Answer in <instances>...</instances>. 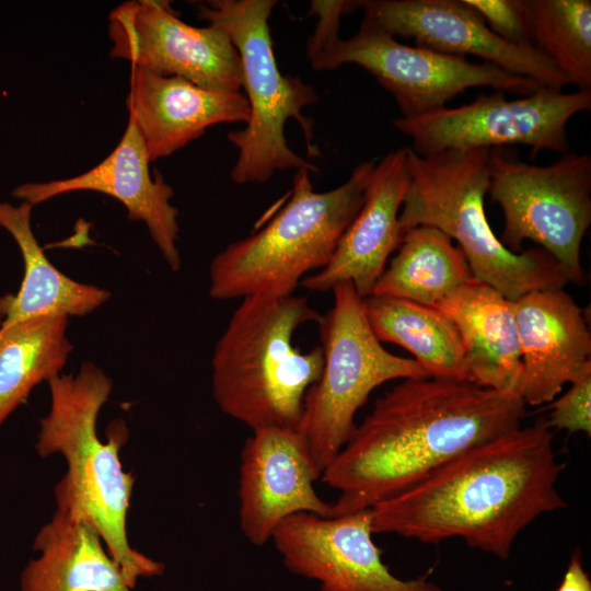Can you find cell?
Masks as SVG:
<instances>
[{
	"instance_id": "6da1fadb",
	"label": "cell",
	"mask_w": 591,
	"mask_h": 591,
	"mask_svg": "<svg viewBox=\"0 0 591 591\" xmlns=\"http://www.w3.org/2000/svg\"><path fill=\"white\" fill-rule=\"evenodd\" d=\"M553 440L547 421H538L461 452L373 506V533L421 543L459 537L507 559L522 530L567 506L557 490L565 463Z\"/></svg>"
},
{
	"instance_id": "7a4b0ae2",
	"label": "cell",
	"mask_w": 591,
	"mask_h": 591,
	"mask_svg": "<svg viewBox=\"0 0 591 591\" xmlns=\"http://www.w3.org/2000/svg\"><path fill=\"white\" fill-rule=\"evenodd\" d=\"M519 395L467 381L405 379L371 413L321 479L339 491L332 515L371 509L461 452L522 426Z\"/></svg>"
},
{
	"instance_id": "3957f363",
	"label": "cell",
	"mask_w": 591,
	"mask_h": 591,
	"mask_svg": "<svg viewBox=\"0 0 591 591\" xmlns=\"http://www.w3.org/2000/svg\"><path fill=\"white\" fill-rule=\"evenodd\" d=\"M48 384L50 410L39 420L35 449L43 457L60 453L66 460V474L55 487L58 509L96 529L131 589L139 577L162 575L164 565L135 551L127 537L135 484L134 474L125 473L119 460L129 436L127 425L113 420L106 428V442L96 433L97 415L112 392V380L96 364L83 362L77 375H56Z\"/></svg>"
},
{
	"instance_id": "277c9868",
	"label": "cell",
	"mask_w": 591,
	"mask_h": 591,
	"mask_svg": "<svg viewBox=\"0 0 591 591\" xmlns=\"http://www.w3.org/2000/svg\"><path fill=\"white\" fill-rule=\"evenodd\" d=\"M321 315L296 294L243 298L212 356V395L220 409L252 430L298 428L324 358L321 346L301 351L292 337Z\"/></svg>"
},
{
	"instance_id": "5b68a950",
	"label": "cell",
	"mask_w": 591,
	"mask_h": 591,
	"mask_svg": "<svg viewBox=\"0 0 591 591\" xmlns=\"http://www.w3.org/2000/svg\"><path fill=\"white\" fill-rule=\"evenodd\" d=\"M489 150H449L422 157L407 148L409 183L398 221L403 233L436 228L455 240L474 278L510 300L569 283L560 264L544 250L512 253L495 235L485 212Z\"/></svg>"
},
{
	"instance_id": "8992f818",
	"label": "cell",
	"mask_w": 591,
	"mask_h": 591,
	"mask_svg": "<svg viewBox=\"0 0 591 591\" xmlns=\"http://www.w3.org/2000/svg\"><path fill=\"white\" fill-rule=\"evenodd\" d=\"M375 163L358 164L340 186L317 193L311 169L298 170L290 198L259 231L232 242L209 266L216 300L293 294L305 275L329 262L357 216Z\"/></svg>"
},
{
	"instance_id": "52a82bcc",
	"label": "cell",
	"mask_w": 591,
	"mask_h": 591,
	"mask_svg": "<svg viewBox=\"0 0 591 591\" xmlns=\"http://www.w3.org/2000/svg\"><path fill=\"white\" fill-rule=\"evenodd\" d=\"M276 0H210L197 5L198 18L228 33L241 59L242 89L250 107L246 127L228 134L239 150L231 172L235 184L265 183L276 171L315 167L296 153L285 137L288 119L302 128L311 155L314 121L302 109L318 101L299 77L282 74L276 62L269 16Z\"/></svg>"
},
{
	"instance_id": "ba28073f",
	"label": "cell",
	"mask_w": 591,
	"mask_h": 591,
	"mask_svg": "<svg viewBox=\"0 0 591 591\" xmlns=\"http://www.w3.org/2000/svg\"><path fill=\"white\" fill-rule=\"evenodd\" d=\"M332 291L334 304L317 323L323 369L305 394L298 427L321 475L352 436L356 414L374 389L392 380L429 376L415 359L382 346L350 281Z\"/></svg>"
},
{
	"instance_id": "9c48e42d",
	"label": "cell",
	"mask_w": 591,
	"mask_h": 591,
	"mask_svg": "<svg viewBox=\"0 0 591 591\" xmlns=\"http://www.w3.org/2000/svg\"><path fill=\"white\" fill-rule=\"evenodd\" d=\"M318 18L308 48L312 67L334 70L345 63L360 66L394 97L403 118L441 109L471 88H491L522 96L544 88L491 63L402 44L366 15L358 32L345 39L338 37L337 15L323 13Z\"/></svg>"
},
{
	"instance_id": "30bf717a",
	"label": "cell",
	"mask_w": 591,
	"mask_h": 591,
	"mask_svg": "<svg viewBox=\"0 0 591 591\" xmlns=\"http://www.w3.org/2000/svg\"><path fill=\"white\" fill-rule=\"evenodd\" d=\"M503 213L500 242L521 253L524 240L541 245L580 283L582 239L591 224V157L565 153L545 166L519 160L502 148L489 150L487 193Z\"/></svg>"
},
{
	"instance_id": "8fae6325",
	"label": "cell",
	"mask_w": 591,
	"mask_h": 591,
	"mask_svg": "<svg viewBox=\"0 0 591 591\" xmlns=\"http://www.w3.org/2000/svg\"><path fill=\"white\" fill-rule=\"evenodd\" d=\"M591 108V91L572 93L541 88L509 100L506 92L480 94L471 103L393 120L412 140V150L428 157L449 150L494 149L524 144L532 157L542 150L567 152V124Z\"/></svg>"
},
{
	"instance_id": "7c38bea8",
	"label": "cell",
	"mask_w": 591,
	"mask_h": 591,
	"mask_svg": "<svg viewBox=\"0 0 591 591\" xmlns=\"http://www.w3.org/2000/svg\"><path fill=\"white\" fill-rule=\"evenodd\" d=\"M109 56L198 86L241 92L240 55L225 31L182 21L167 1H126L108 16Z\"/></svg>"
},
{
	"instance_id": "4fadbf2b",
	"label": "cell",
	"mask_w": 591,
	"mask_h": 591,
	"mask_svg": "<svg viewBox=\"0 0 591 591\" xmlns=\"http://www.w3.org/2000/svg\"><path fill=\"white\" fill-rule=\"evenodd\" d=\"M372 534L371 509L333 517L301 512L285 519L271 541L286 567L322 591H442L426 577L393 575Z\"/></svg>"
},
{
	"instance_id": "5bb4252c",
	"label": "cell",
	"mask_w": 591,
	"mask_h": 591,
	"mask_svg": "<svg viewBox=\"0 0 591 591\" xmlns=\"http://www.w3.org/2000/svg\"><path fill=\"white\" fill-rule=\"evenodd\" d=\"M355 4L395 38H410L416 46L445 55H473L544 88L563 90L569 84L541 50L503 40L464 0H362Z\"/></svg>"
},
{
	"instance_id": "9a60e30c",
	"label": "cell",
	"mask_w": 591,
	"mask_h": 591,
	"mask_svg": "<svg viewBox=\"0 0 591 591\" xmlns=\"http://www.w3.org/2000/svg\"><path fill=\"white\" fill-rule=\"evenodd\" d=\"M241 451L239 520L244 536L255 545L271 540L288 517L306 512L332 515V503L315 491L321 478L298 428L252 430Z\"/></svg>"
},
{
	"instance_id": "2e32d148",
	"label": "cell",
	"mask_w": 591,
	"mask_h": 591,
	"mask_svg": "<svg viewBox=\"0 0 591 591\" xmlns=\"http://www.w3.org/2000/svg\"><path fill=\"white\" fill-rule=\"evenodd\" d=\"M150 159L144 141L128 117L125 132L116 148L91 170L65 179L24 183L12 195L33 207L70 192H97L120 201L130 220L143 221L152 241L167 265L176 271L181 267L178 210L171 204L173 188L163 176L149 170Z\"/></svg>"
},
{
	"instance_id": "e0dca14e",
	"label": "cell",
	"mask_w": 591,
	"mask_h": 591,
	"mask_svg": "<svg viewBox=\"0 0 591 591\" xmlns=\"http://www.w3.org/2000/svg\"><path fill=\"white\" fill-rule=\"evenodd\" d=\"M408 183L407 148L391 151L374 165L362 206L327 265L300 285L325 292L350 281L362 299L371 296L404 234L398 216Z\"/></svg>"
},
{
	"instance_id": "ac0fdd59",
	"label": "cell",
	"mask_w": 591,
	"mask_h": 591,
	"mask_svg": "<svg viewBox=\"0 0 591 591\" xmlns=\"http://www.w3.org/2000/svg\"><path fill=\"white\" fill-rule=\"evenodd\" d=\"M513 301L522 360L520 397L540 406L591 364V334L583 310L563 289L529 292Z\"/></svg>"
},
{
	"instance_id": "d6986e66",
	"label": "cell",
	"mask_w": 591,
	"mask_h": 591,
	"mask_svg": "<svg viewBox=\"0 0 591 591\" xmlns=\"http://www.w3.org/2000/svg\"><path fill=\"white\" fill-rule=\"evenodd\" d=\"M126 104L151 162L173 154L213 125L246 124L250 118L242 92L205 89L138 67H131Z\"/></svg>"
},
{
	"instance_id": "ffe728a7",
	"label": "cell",
	"mask_w": 591,
	"mask_h": 591,
	"mask_svg": "<svg viewBox=\"0 0 591 591\" xmlns=\"http://www.w3.org/2000/svg\"><path fill=\"white\" fill-rule=\"evenodd\" d=\"M434 309L459 332L466 381L520 396L522 360L513 301L472 278Z\"/></svg>"
},
{
	"instance_id": "44dd1931",
	"label": "cell",
	"mask_w": 591,
	"mask_h": 591,
	"mask_svg": "<svg viewBox=\"0 0 591 591\" xmlns=\"http://www.w3.org/2000/svg\"><path fill=\"white\" fill-rule=\"evenodd\" d=\"M85 519L58 509L37 533L21 591H131L120 567Z\"/></svg>"
},
{
	"instance_id": "7402d4cb",
	"label": "cell",
	"mask_w": 591,
	"mask_h": 591,
	"mask_svg": "<svg viewBox=\"0 0 591 591\" xmlns=\"http://www.w3.org/2000/svg\"><path fill=\"white\" fill-rule=\"evenodd\" d=\"M32 209L26 201L18 206L0 201V225L14 239L24 263L19 291L0 298V328L38 316H82L111 297L105 289L69 278L50 263L34 235Z\"/></svg>"
},
{
	"instance_id": "603a6c76",
	"label": "cell",
	"mask_w": 591,
	"mask_h": 591,
	"mask_svg": "<svg viewBox=\"0 0 591 591\" xmlns=\"http://www.w3.org/2000/svg\"><path fill=\"white\" fill-rule=\"evenodd\" d=\"M363 305L370 327L381 343L408 350L429 378L466 381L459 332L442 312L387 296H369Z\"/></svg>"
},
{
	"instance_id": "cb8c5ba5",
	"label": "cell",
	"mask_w": 591,
	"mask_h": 591,
	"mask_svg": "<svg viewBox=\"0 0 591 591\" xmlns=\"http://www.w3.org/2000/svg\"><path fill=\"white\" fill-rule=\"evenodd\" d=\"M472 278L464 254L448 235L432 227L417 225L403 234L372 294L434 308Z\"/></svg>"
},
{
	"instance_id": "d4e9b609",
	"label": "cell",
	"mask_w": 591,
	"mask_h": 591,
	"mask_svg": "<svg viewBox=\"0 0 591 591\" xmlns=\"http://www.w3.org/2000/svg\"><path fill=\"white\" fill-rule=\"evenodd\" d=\"M68 316H38L0 328V428L40 382L62 370L72 344Z\"/></svg>"
},
{
	"instance_id": "484cf974",
	"label": "cell",
	"mask_w": 591,
	"mask_h": 591,
	"mask_svg": "<svg viewBox=\"0 0 591 591\" xmlns=\"http://www.w3.org/2000/svg\"><path fill=\"white\" fill-rule=\"evenodd\" d=\"M533 45L569 84L591 91V1L525 0Z\"/></svg>"
},
{
	"instance_id": "4316f807",
	"label": "cell",
	"mask_w": 591,
	"mask_h": 591,
	"mask_svg": "<svg viewBox=\"0 0 591 591\" xmlns=\"http://www.w3.org/2000/svg\"><path fill=\"white\" fill-rule=\"evenodd\" d=\"M464 2L503 40L520 46H534L525 0H464Z\"/></svg>"
},
{
	"instance_id": "83f0119b",
	"label": "cell",
	"mask_w": 591,
	"mask_h": 591,
	"mask_svg": "<svg viewBox=\"0 0 591 591\" xmlns=\"http://www.w3.org/2000/svg\"><path fill=\"white\" fill-rule=\"evenodd\" d=\"M551 408L549 427L591 434V364L570 382L569 390Z\"/></svg>"
},
{
	"instance_id": "f1b7e54d",
	"label": "cell",
	"mask_w": 591,
	"mask_h": 591,
	"mask_svg": "<svg viewBox=\"0 0 591 591\" xmlns=\"http://www.w3.org/2000/svg\"><path fill=\"white\" fill-rule=\"evenodd\" d=\"M557 591H591V580L583 568L579 552L572 555Z\"/></svg>"
}]
</instances>
